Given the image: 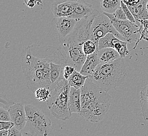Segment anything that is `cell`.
<instances>
[{"mask_svg":"<svg viewBox=\"0 0 148 136\" xmlns=\"http://www.w3.org/2000/svg\"><path fill=\"white\" fill-rule=\"evenodd\" d=\"M51 63L66 65V58L60 47L28 46L21 54V64L26 86L35 93L40 88L53 90L50 71Z\"/></svg>","mask_w":148,"mask_h":136,"instance_id":"cell-1","label":"cell"},{"mask_svg":"<svg viewBox=\"0 0 148 136\" xmlns=\"http://www.w3.org/2000/svg\"><path fill=\"white\" fill-rule=\"evenodd\" d=\"M80 89L82 109L78 114L87 122H100L109 109L112 97L108 92L99 88L89 77Z\"/></svg>","mask_w":148,"mask_h":136,"instance_id":"cell-2","label":"cell"},{"mask_svg":"<svg viewBox=\"0 0 148 136\" xmlns=\"http://www.w3.org/2000/svg\"><path fill=\"white\" fill-rule=\"evenodd\" d=\"M127 77L124 58H121L110 63H99L94 73L89 76L99 88L107 92L119 88Z\"/></svg>","mask_w":148,"mask_h":136,"instance_id":"cell-3","label":"cell"},{"mask_svg":"<svg viewBox=\"0 0 148 136\" xmlns=\"http://www.w3.org/2000/svg\"><path fill=\"white\" fill-rule=\"evenodd\" d=\"M70 90L68 80L62 77L56 87L51 90V97L46 101L51 113L57 119L65 121L71 117L69 106Z\"/></svg>","mask_w":148,"mask_h":136,"instance_id":"cell-4","label":"cell"},{"mask_svg":"<svg viewBox=\"0 0 148 136\" xmlns=\"http://www.w3.org/2000/svg\"><path fill=\"white\" fill-rule=\"evenodd\" d=\"M27 122L22 133L25 136H55L51 120L33 105L25 106Z\"/></svg>","mask_w":148,"mask_h":136,"instance_id":"cell-5","label":"cell"},{"mask_svg":"<svg viewBox=\"0 0 148 136\" xmlns=\"http://www.w3.org/2000/svg\"><path fill=\"white\" fill-rule=\"evenodd\" d=\"M112 33L119 39L125 41L123 37L114 29L109 17L103 13L99 12L95 16L90 28V39L97 45L98 48L99 40L107 34Z\"/></svg>","mask_w":148,"mask_h":136,"instance_id":"cell-6","label":"cell"},{"mask_svg":"<svg viewBox=\"0 0 148 136\" xmlns=\"http://www.w3.org/2000/svg\"><path fill=\"white\" fill-rule=\"evenodd\" d=\"M104 14L109 17L111 23L116 29L125 40L129 43L137 41L138 35L139 34L140 23H132L129 20H119L116 19L112 14L103 12Z\"/></svg>","mask_w":148,"mask_h":136,"instance_id":"cell-7","label":"cell"},{"mask_svg":"<svg viewBox=\"0 0 148 136\" xmlns=\"http://www.w3.org/2000/svg\"><path fill=\"white\" fill-rule=\"evenodd\" d=\"M65 52L66 65L75 68L79 72L86 59L87 56L84 53L83 47L75 43L63 41L60 43Z\"/></svg>","mask_w":148,"mask_h":136,"instance_id":"cell-8","label":"cell"},{"mask_svg":"<svg viewBox=\"0 0 148 136\" xmlns=\"http://www.w3.org/2000/svg\"><path fill=\"white\" fill-rule=\"evenodd\" d=\"M127 44L128 42L119 39L114 34L108 33L100 39L98 50L105 48H112L119 53L121 58H125L130 54V51L127 48Z\"/></svg>","mask_w":148,"mask_h":136,"instance_id":"cell-9","label":"cell"},{"mask_svg":"<svg viewBox=\"0 0 148 136\" xmlns=\"http://www.w3.org/2000/svg\"><path fill=\"white\" fill-rule=\"evenodd\" d=\"M76 0H55L52 4L51 10L55 17H71L74 4Z\"/></svg>","mask_w":148,"mask_h":136,"instance_id":"cell-10","label":"cell"},{"mask_svg":"<svg viewBox=\"0 0 148 136\" xmlns=\"http://www.w3.org/2000/svg\"><path fill=\"white\" fill-rule=\"evenodd\" d=\"M11 122L14 127L20 131H23L27 122V116L25 106L18 103H14L9 109Z\"/></svg>","mask_w":148,"mask_h":136,"instance_id":"cell-11","label":"cell"},{"mask_svg":"<svg viewBox=\"0 0 148 136\" xmlns=\"http://www.w3.org/2000/svg\"><path fill=\"white\" fill-rule=\"evenodd\" d=\"M77 22L76 20L71 17L58 18L56 27L58 31V40L63 39L71 34L75 28Z\"/></svg>","mask_w":148,"mask_h":136,"instance_id":"cell-12","label":"cell"},{"mask_svg":"<svg viewBox=\"0 0 148 136\" xmlns=\"http://www.w3.org/2000/svg\"><path fill=\"white\" fill-rule=\"evenodd\" d=\"M92 6L84 0H76L74 4V9L71 18L77 22L90 16L94 13Z\"/></svg>","mask_w":148,"mask_h":136,"instance_id":"cell-13","label":"cell"},{"mask_svg":"<svg viewBox=\"0 0 148 136\" xmlns=\"http://www.w3.org/2000/svg\"><path fill=\"white\" fill-rule=\"evenodd\" d=\"M98 50L94 54L87 56L80 73L85 76H90L94 73L97 66L99 64L97 54Z\"/></svg>","mask_w":148,"mask_h":136,"instance_id":"cell-14","label":"cell"},{"mask_svg":"<svg viewBox=\"0 0 148 136\" xmlns=\"http://www.w3.org/2000/svg\"><path fill=\"white\" fill-rule=\"evenodd\" d=\"M69 106L71 113H79L82 109L81 89L71 87L69 95Z\"/></svg>","mask_w":148,"mask_h":136,"instance_id":"cell-15","label":"cell"},{"mask_svg":"<svg viewBox=\"0 0 148 136\" xmlns=\"http://www.w3.org/2000/svg\"><path fill=\"white\" fill-rule=\"evenodd\" d=\"M148 0H141L134 6H128L132 14L135 18L136 22L139 20L148 19V13L147 10V4Z\"/></svg>","mask_w":148,"mask_h":136,"instance_id":"cell-16","label":"cell"},{"mask_svg":"<svg viewBox=\"0 0 148 136\" xmlns=\"http://www.w3.org/2000/svg\"><path fill=\"white\" fill-rule=\"evenodd\" d=\"M98 57L99 63L112 62L120 58L119 54L112 48H105L98 50Z\"/></svg>","mask_w":148,"mask_h":136,"instance_id":"cell-17","label":"cell"},{"mask_svg":"<svg viewBox=\"0 0 148 136\" xmlns=\"http://www.w3.org/2000/svg\"><path fill=\"white\" fill-rule=\"evenodd\" d=\"M89 76H85L75 70L69 77L68 81L71 87H73L76 89H80L85 84L86 81Z\"/></svg>","mask_w":148,"mask_h":136,"instance_id":"cell-18","label":"cell"},{"mask_svg":"<svg viewBox=\"0 0 148 136\" xmlns=\"http://www.w3.org/2000/svg\"><path fill=\"white\" fill-rule=\"evenodd\" d=\"M121 0H100V7L103 12L113 14L121 6Z\"/></svg>","mask_w":148,"mask_h":136,"instance_id":"cell-19","label":"cell"},{"mask_svg":"<svg viewBox=\"0 0 148 136\" xmlns=\"http://www.w3.org/2000/svg\"><path fill=\"white\" fill-rule=\"evenodd\" d=\"M140 104L142 115L145 119L148 115V84L143 87L140 91Z\"/></svg>","mask_w":148,"mask_h":136,"instance_id":"cell-20","label":"cell"},{"mask_svg":"<svg viewBox=\"0 0 148 136\" xmlns=\"http://www.w3.org/2000/svg\"><path fill=\"white\" fill-rule=\"evenodd\" d=\"M138 22L140 23L139 34L140 37L138 39L135 46L133 49H135L137 47V45L141 40H145L148 41V19L145 20H139Z\"/></svg>","mask_w":148,"mask_h":136,"instance_id":"cell-21","label":"cell"},{"mask_svg":"<svg viewBox=\"0 0 148 136\" xmlns=\"http://www.w3.org/2000/svg\"><path fill=\"white\" fill-rule=\"evenodd\" d=\"M51 91L47 88H40L35 92L36 99L40 102L47 101L51 97Z\"/></svg>","mask_w":148,"mask_h":136,"instance_id":"cell-22","label":"cell"},{"mask_svg":"<svg viewBox=\"0 0 148 136\" xmlns=\"http://www.w3.org/2000/svg\"><path fill=\"white\" fill-rule=\"evenodd\" d=\"M83 50L84 53L87 56L98 50V48L96 44L92 40L89 39L83 44Z\"/></svg>","mask_w":148,"mask_h":136,"instance_id":"cell-23","label":"cell"},{"mask_svg":"<svg viewBox=\"0 0 148 136\" xmlns=\"http://www.w3.org/2000/svg\"><path fill=\"white\" fill-rule=\"evenodd\" d=\"M121 7H122V9H123V11L125 13L127 20L130 21L132 23H137L135 18L134 17V15L132 14L130 10L129 9L128 6L125 3H124L122 1L121 2Z\"/></svg>","mask_w":148,"mask_h":136,"instance_id":"cell-24","label":"cell"},{"mask_svg":"<svg viewBox=\"0 0 148 136\" xmlns=\"http://www.w3.org/2000/svg\"><path fill=\"white\" fill-rule=\"evenodd\" d=\"M0 121L9 122L11 121L9 111L4 108L0 107Z\"/></svg>","mask_w":148,"mask_h":136,"instance_id":"cell-25","label":"cell"},{"mask_svg":"<svg viewBox=\"0 0 148 136\" xmlns=\"http://www.w3.org/2000/svg\"><path fill=\"white\" fill-rule=\"evenodd\" d=\"M15 103L11 102L8 99L6 98L5 95H3L2 94L1 95V103H0V107L4 108L6 109L9 111L10 108Z\"/></svg>","mask_w":148,"mask_h":136,"instance_id":"cell-26","label":"cell"},{"mask_svg":"<svg viewBox=\"0 0 148 136\" xmlns=\"http://www.w3.org/2000/svg\"><path fill=\"white\" fill-rule=\"evenodd\" d=\"M75 70V68L69 65H65L63 71V77L65 79L68 80L70 76Z\"/></svg>","mask_w":148,"mask_h":136,"instance_id":"cell-27","label":"cell"},{"mask_svg":"<svg viewBox=\"0 0 148 136\" xmlns=\"http://www.w3.org/2000/svg\"><path fill=\"white\" fill-rule=\"evenodd\" d=\"M114 17L116 19L119 20H127L126 15L125 12L123 11L122 7L120 6L119 8L117 9L116 12L112 14Z\"/></svg>","mask_w":148,"mask_h":136,"instance_id":"cell-28","label":"cell"},{"mask_svg":"<svg viewBox=\"0 0 148 136\" xmlns=\"http://www.w3.org/2000/svg\"><path fill=\"white\" fill-rule=\"evenodd\" d=\"M13 127H14V124L11 121H9V122L0 121V131H3V130L10 131Z\"/></svg>","mask_w":148,"mask_h":136,"instance_id":"cell-29","label":"cell"},{"mask_svg":"<svg viewBox=\"0 0 148 136\" xmlns=\"http://www.w3.org/2000/svg\"><path fill=\"white\" fill-rule=\"evenodd\" d=\"M8 136H23V133L22 131L13 127L9 131Z\"/></svg>","mask_w":148,"mask_h":136,"instance_id":"cell-30","label":"cell"},{"mask_svg":"<svg viewBox=\"0 0 148 136\" xmlns=\"http://www.w3.org/2000/svg\"><path fill=\"white\" fill-rule=\"evenodd\" d=\"M127 6H134L139 3L141 0H121Z\"/></svg>","mask_w":148,"mask_h":136,"instance_id":"cell-31","label":"cell"},{"mask_svg":"<svg viewBox=\"0 0 148 136\" xmlns=\"http://www.w3.org/2000/svg\"><path fill=\"white\" fill-rule=\"evenodd\" d=\"M9 131H6V130H3V131H0V135L1 136H8V133H9Z\"/></svg>","mask_w":148,"mask_h":136,"instance_id":"cell-32","label":"cell"},{"mask_svg":"<svg viewBox=\"0 0 148 136\" xmlns=\"http://www.w3.org/2000/svg\"><path fill=\"white\" fill-rule=\"evenodd\" d=\"M145 121L148 122V115L145 117Z\"/></svg>","mask_w":148,"mask_h":136,"instance_id":"cell-33","label":"cell"},{"mask_svg":"<svg viewBox=\"0 0 148 136\" xmlns=\"http://www.w3.org/2000/svg\"><path fill=\"white\" fill-rule=\"evenodd\" d=\"M147 12H148V3H147Z\"/></svg>","mask_w":148,"mask_h":136,"instance_id":"cell-34","label":"cell"}]
</instances>
